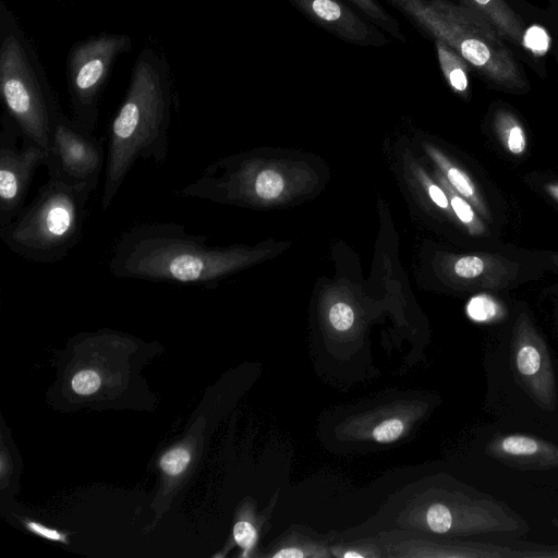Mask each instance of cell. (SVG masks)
I'll use <instances>...</instances> for the list:
<instances>
[{
    "label": "cell",
    "instance_id": "obj_1",
    "mask_svg": "<svg viewBox=\"0 0 558 558\" xmlns=\"http://www.w3.org/2000/svg\"><path fill=\"white\" fill-rule=\"evenodd\" d=\"M174 100L173 76L165 56L147 47L136 57L125 96L108 130L101 209L114 201L138 159L166 162Z\"/></svg>",
    "mask_w": 558,
    "mask_h": 558
},
{
    "label": "cell",
    "instance_id": "obj_2",
    "mask_svg": "<svg viewBox=\"0 0 558 558\" xmlns=\"http://www.w3.org/2000/svg\"><path fill=\"white\" fill-rule=\"evenodd\" d=\"M240 248L207 245V238L173 221L135 225L117 239L109 262L116 278L211 288L247 260Z\"/></svg>",
    "mask_w": 558,
    "mask_h": 558
},
{
    "label": "cell",
    "instance_id": "obj_3",
    "mask_svg": "<svg viewBox=\"0 0 558 558\" xmlns=\"http://www.w3.org/2000/svg\"><path fill=\"white\" fill-rule=\"evenodd\" d=\"M422 34L453 48L485 84L512 94L531 85L522 61L475 12L453 0H386Z\"/></svg>",
    "mask_w": 558,
    "mask_h": 558
},
{
    "label": "cell",
    "instance_id": "obj_4",
    "mask_svg": "<svg viewBox=\"0 0 558 558\" xmlns=\"http://www.w3.org/2000/svg\"><path fill=\"white\" fill-rule=\"evenodd\" d=\"M0 95L4 112L23 141L49 147L50 131L61 110L41 60L20 21L0 0Z\"/></svg>",
    "mask_w": 558,
    "mask_h": 558
},
{
    "label": "cell",
    "instance_id": "obj_5",
    "mask_svg": "<svg viewBox=\"0 0 558 558\" xmlns=\"http://www.w3.org/2000/svg\"><path fill=\"white\" fill-rule=\"evenodd\" d=\"M97 187L49 180L33 201L5 226L0 239L17 256L39 264L61 260L78 244Z\"/></svg>",
    "mask_w": 558,
    "mask_h": 558
},
{
    "label": "cell",
    "instance_id": "obj_6",
    "mask_svg": "<svg viewBox=\"0 0 558 558\" xmlns=\"http://www.w3.org/2000/svg\"><path fill=\"white\" fill-rule=\"evenodd\" d=\"M133 47L128 34L101 32L75 43L68 52L65 80L72 118L90 132L113 64Z\"/></svg>",
    "mask_w": 558,
    "mask_h": 558
},
{
    "label": "cell",
    "instance_id": "obj_7",
    "mask_svg": "<svg viewBox=\"0 0 558 558\" xmlns=\"http://www.w3.org/2000/svg\"><path fill=\"white\" fill-rule=\"evenodd\" d=\"M106 157L102 138L62 110L58 112L50 131L45 165L49 178L70 186L88 184L97 187Z\"/></svg>",
    "mask_w": 558,
    "mask_h": 558
},
{
    "label": "cell",
    "instance_id": "obj_8",
    "mask_svg": "<svg viewBox=\"0 0 558 558\" xmlns=\"http://www.w3.org/2000/svg\"><path fill=\"white\" fill-rule=\"evenodd\" d=\"M13 119L3 111L0 131V227L9 223L25 206L35 172L47 161V151L23 141Z\"/></svg>",
    "mask_w": 558,
    "mask_h": 558
},
{
    "label": "cell",
    "instance_id": "obj_9",
    "mask_svg": "<svg viewBox=\"0 0 558 558\" xmlns=\"http://www.w3.org/2000/svg\"><path fill=\"white\" fill-rule=\"evenodd\" d=\"M460 5L475 12L513 49L522 62L538 76L547 74L541 56V47L532 41L527 21L508 0H456Z\"/></svg>",
    "mask_w": 558,
    "mask_h": 558
},
{
    "label": "cell",
    "instance_id": "obj_10",
    "mask_svg": "<svg viewBox=\"0 0 558 558\" xmlns=\"http://www.w3.org/2000/svg\"><path fill=\"white\" fill-rule=\"evenodd\" d=\"M290 1L307 19L343 41L375 47L389 44V39L375 24L341 0Z\"/></svg>",
    "mask_w": 558,
    "mask_h": 558
},
{
    "label": "cell",
    "instance_id": "obj_11",
    "mask_svg": "<svg viewBox=\"0 0 558 558\" xmlns=\"http://www.w3.org/2000/svg\"><path fill=\"white\" fill-rule=\"evenodd\" d=\"M433 41L440 72L449 87L459 95H469L470 76L473 73L469 63L447 44L440 40Z\"/></svg>",
    "mask_w": 558,
    "mask_h": 558
},
{
    "label": "cell",
    "instance_id": "obj_12",
    "mask_svg": "<svg viewBox=\"0 0 558 558\" xmlns=\"http://www.w3.org/2000/svg\"><path fill=\"white\" fill-rule=\"evenodd\" d=\"M526 20L558 35V0H547L545 8L536 7L526 0H508Z\"/></svg>",
    "mask_w": 558,
    "mask_h": 558
},
{
    "label": "cell",
    "instance_id": "obj_13",
    "mask_svg": "<svg viewBox=\"0 0 558 558\" xmlns=\"http://www.w3.org/2000/svg\"><path fill=\"white\" fill-rule=\"evenodd\" d=\"M352 2L373 24L383 28L393 38L405 43L399 22L386 12L380 4L374 0H349Z\"/></svg>",
    "mask_w": 558,
    "mask_h": 558
},
{
    "label": "cell",
    "instance_id": "obj_14",
    "mask_svg": "<svg viewBox=\"0 0 558 558\" xmlns=\"http://www.w3.org/2000/svg\"><path fill=\"white\" fill-rule=\"evenodd\" d=\"M283 185V179L278 172L265 169L256 175L254 191L263 199H272L280 195Z\"/></svg>",
    "mask_w": 558,
    "mask_h": 558
},
{
    "label": "cell",
    "instance_id": "obj_15",
    "mask_svg": "<svg viewBox=\"0 0 558 558\" xmlns=\"http://www.w3.org/2000/svg\"><path fill=\"white\" fill-rule=\"evenodd\" d=\"M191 460V454L187 449L177 447L166 452L160 459V466L165 473L174 476L181 474Z\"/></svg>",
    "mask_w": 558,
    "mask_h": 558
},
{
    "label": "cell",
    "instance_id": "obj_16",
    "mask_svg": "<svg viewBox=\"0 0 558 558\" xmlns=\"http://www.w3.org/2000/svg\"><path fill=\"white\" fill-rule=\"evenodd\" d=\"M426 521L432 531L445 533L450 529L452 519L446 506L436 504L427 510Z\"/></svg>",
    "mask_w": 558,
    "mask_h": 558
},
{
    "label": "cell",
    "instance_id": "obj_17",
    "mask_svg": "<svg viewBox=\"0 0 558 558\" xmlns=\"http://www.w3.org/2000/svg\"><path fill=\"white\" fill-rule=\"evenodd\" d=\"M468 314L475 320H487L496 314V304L486 295H477L470 300Z\"/></svg>",
    "mask_w": 558,
    "mask_h": 558
},
{
    "label": "cell",
    "instance_id": "obj_18",
    "mask_svg": "<svg viewBox=\"0 0 558 558\" xmlns=\"http://www.w3.org/2000/svg\"><path fill=\"white\" fill-rule=\"evenodd\" d=\"M71 385L76 393L90 395L100 387V377L94 371L84 369L74 375Z\"/></svg>",
    "mask_w": 558,
    "mask_h": 558
},
{
    "label": "cell",
    "instance_id": "obj_19",
    "mask_svg": "<svg viewBox=\"0 0 558 558\" xmlns=\"http://www.w3.org/2000/svg\"><path fill=\"white\" fill-rule=\"evenodd\" d=\"M404 425L399 418H390L377 425L372 436L376 441L390 442L396 440L403 433Z\"/></svg>",
    "mask_w": 558,
    "mask_h": 558
},
{
    "label": "cell",
    "instance_id": "obj_20",
    "mask_svg": "<svg viewBox=\"0 0 558 558\" xmlns=\"http://www.w3.org/2000/svg\"><path fill=\"white\" fill-rule=\"evenodd\" d=\"M329 320L335 329L348 330L354 322L353 310L345 303H336L329 311Z\"/></svg>",
    "mask_w": 558,
    "mask_h": 558
},
{
    "label": "cell",
    "instance_id": "obj_21",
    "mask_svg": "<svg viewBox=\"0 0 558 558\" xmlns=\"http://www.w3.org/2000/svg\"><path fill=\"white\" fill-rule=\"evenodd\" d=\"M484 262L477 256H464L454 264V271L462 278H475L484 270Z\"/></svg>",
    "mask_w": 558,
    "mask_h": 558
},
{
    "label": "cell",
    "instance_id": "obj_22",
    "mask_svg": "<svg viewBox=\"0 0 558 558\" xmlns=\"http://www.w3.org/2000/svg\"><path fill=\"white\" fill-rule=\"evenodd\" d=\"M517 363L522 374L532 375L539 368L541 356L533 347H524L518 353Z\"/></svg>",
    "mask_w": 558,
    "mask_h": 558
},
{
    "label": "cell",
    "instance_id": "obj_23",
    "mask_svg": "<svg viewBox=\"0 0 558 558\" xmlns=\"http://www.w3.org/2000/svg\"><path fill=\"white\" fill-rule=\"evenodd\" d=\"M501 447L511 454H532L537 450V444L533 439L521 436L506 438Z\"/></svg>",
    "mask_w": 558,
    "mask_h": 558
},
{
    "label": "cell",
    "instance_id": "obj_24",
    "mask_svg": "<svg viewBox=\"0 0 558 558\" xmlns=\"http://www.w3.org/2000/svg\"><path fill=\"white\" fill-rule=\"evenodd\" d=\"M256 530L247 521H239L233 527V537L244 550H250L256 541Z\"/></svg>",
    "mask_w": 558,
    "mask_h": 558
},
{
    "label": "cell",
    "instance_id": "obj_25",
    "mask_svg": "<svg viewBox=\"0 0 558 558\" xmlns=\"http://www.w3.org/2000/svg\"><path fill=\"white\" fill-rule=\"evenodd\" d=\"M447 177L451 184L464 196L474 197V186L470 179L458 168L450 167L447 169Z\"/></svg>",
    "mask_w": 558,
    "mask_h": 558
},
{
    "label": "cell",
    "instance_id": "obj_26",
    "mask_svg": "<svg viewBox=\"0 0 558 558\" xmlns=\"http://www.w3.org/2000/svg\"><path fill=\"white\" fill-rule=\"evenodd\" d=\"M507 146L512 154H521L525 148L523 129L510 116V129L507 135Z\"/></svg>",
    "mask_w": 558,
    "mask_h": 558
},
{
    "label": "cell",
    "instance_id": "obj_27",
    "mask_svg": "<svg viewBox=\"0 0 558 558\" xmlns=\"http://www.w3.org/2000/svg\"><path fill=\"white\" fill-rule=\"evenodd\" d=\"M26 525L33 533L40 535L45 538H48L51 541H57V542H62V543H68L66 534H64V533L49 529L40 523L33 522V521H27Z\"/></svg>",
    "mask_w": 558,
    "mask_h": 558
},
{
    "label": "cell",
    "instance_id": "obj_28",
    "mask_svg": "<svg viewBox=\"0 0 558 558\" xmlns=\"http://www.w3.org/2000/svg\"><path fill=\"white\" fill-rule=\"evenodd\" d=\"M451 206L458 218L464 223H472L474 220V213L471 206L461 197L454 195L451 198Z\"/></svg>",
    "mask_w": 558,
    "mask_h": 558
},
{
    "label": "cell",
    "instance_id": "obj_29",
    "mask_svg": "<svg viewBox=\"0 0 558 558\" xmlns=\"http://www.w3.org/2000/svg\"><path fill=\"white\" fill-rule=\"evenodd\" d=\"M428 193L434 203L441 207L446 208L448 206V199L445 193L436 185H429Z\"/></svg>",
    "mask_w": 558,
    "mask_h": 558
},
{
    "label": "cell",
    "instance_id": "obj_30",
    "mask_svg": "<svg viewBox=\"0 0 558 558\" xmlns=\"http://www.w3.org/2000/svg\"><path fill=\"white\" fill-rule=\"evenodd\" d=\"M304 553L299 548H283L274 555L275 558H302Z\"/></svg>",
    "mask_w": 558,
    "mask_h": 558
},
{
    "label": "cell",
    "instance_id": "obj_31",
    "mask_svg": "<svg viewBox=\"0 0 558 558\" xmlns=\"http://www.w3.org/2000/svg\"><path fill=\"white\" fill-rule=\"evenodd\" d=\"M343 557L345 558H361L364 557V555L356 553V551H347L343 554Z\"/></svg>",
    "mask_w": 558,
    "mask_h": 558
},
{
    "label": "cell",
    "instance_id": "obj_32",
    "mask_svg": "<svg viewBox=\"0 0 558 558\" xmlns=\"http://www.w3.org/2000/svg\"><path fill=\"white\" fill-rule=\"evenodd\" d=\"M553 57H554V60H555V63H556V66H557V71H558V46H556L553 50Z\"/></svg>",
    "mask_w": 558,
    "mask_h": 558
},
{
    "label": "cell",
    "instance_id": "obj_33",
    "mask_svg": "<svg viewBox=\"0 0 558 558\" xmlns=\"http://www.w3.org/2000/svg\"><path fill=\"white\" fill-rule=\"evenodd\" d=\"M556 191H557V192H556V195L558 196V189H557Z\"/></svg>",
    "mask_w": 558,
    "mask_h": 558
},
{
    "label": "cell",
    "instance_id": "obj_34",
    "mask_svg": "<svg viewBox=\"0 0 558 558\" xmlns=\"http://www.w3.org/2000/svg\"><path fill=\"white\" fill-rule=\"evenodd\" d=\"M61 1H69V0H61Z\"/></svg>",
    "mask_w": 558,
    "mask_h": 558
}]
</instances>
